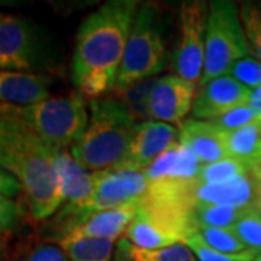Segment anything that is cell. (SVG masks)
<instances>
[{
  "instance_id": "6da1fadb",
  "label": "cell",
  "mask_w": 261,
  "mask_h": 261,
  "mask_svg": "<svg viewBox=\"0 0 261 261\" xmlns=\"http://www.w3.org/2000/svg\"><path fill=\"white\" fill-rule=\"evenodd\" d=\"M53 155L54 147L31 129L20 108L0 103V168L18 178L35 221L47 219L63 206Z\"/></svg>"
},
{
  "instance_id": "7a4b0ae2",
  "label": "cell",
  "mask_w": 261,
  "mask_h": 261,
  "mask_svg": "<svg viewBox=\"0 0 261 261\" xmlns=\"http://www.w3.org/2000/svg\"><path fill=\"white\" fill-rule=\"evenodd\" d=\"M138 6L135 0H112L84 19L73 54L75 86L96 70H118Z\"/></svg>"
},
{
  "instance_id": "3957f363",
  "label": "cell",
  "mask_w": 261,
  "mask_h": 261,
  "mask_svg": "<svg viewBox=\"0 0 261 261\" xmlns=\"http://www.w3.org/2000/svg\"><path fill=\"white\" fill-rule=\"evenodd\" d=\"M138 123L116 99L90 102V119L82 138L71 147L73 159L89 171H109L123 164Z\"/></svg>"
},
{
  "instance_id": "277c9868",
  "label": "cell",
  "mask_w": 261,
  "mask_h": 261,
  "mask_svg": "<svg viewBox=\"0 0 261 261\" xmlns=\"http://www.w3.org/2000/svg\"><path fill=\"white\" fill-rule=\"evenodd\" d=\"M166 65V48L159 27L155 6H138L134 25L118 67L115 93H121L142 80L154 79Z\"/></svg>"
},
{
  "instance_id": "5b68a950",
  "label": "cell",
  "mask_w": 261,
  "mask_h": 261,
  "mask_svg": "<svg viewBox=\"0 0 261 261\" xmlns=\"http://www.w3.org/2000/svg\"><path fill=\"white\" fill-rule=\"evenodd\" d=\"M197 232L193 209L178 203L142 197V205L125 237L142 250H160L185 244Z\"/></svg>"
},
{
  "instance_id": "8992f818",
  "label": "cell",
  "mask_w": 261,
  "mask_h": 261,
  "mask_svg": "<svg viewBox=\"0 0 261 261\" xmlns=\"http://www.w3.org/2000/svg\"><path fill=\"white\" fill-rule=\"evenodd\" d=\"M250 53L238 6L228 0L211 2L206 27L205 64L199 86L225 75L235 61L248 57Z\"/></svg>"
},
{
  "instance_id": "52a82bcc",
  "label": "cell",
  "mask_w": 261,
  "mask_h": 261,
  "mask_svg": "<svg viewBox=\"0 0 261 261\" xmlns=\"http://www.w3.org/2000/svg\"><path fill=\"white\" fill-rule=\"evenodd\" d=\"M20 113L45 144L64 149L82 138L90 119L86 100L79 92L20 108Z\"/></svg>"
},
{
  "instance_id": "ba28073f",
  "label": "cell",
  "mask_w": 261,
  "mask_h": 261,
  "mask_svg": "<svg viewBox=\"0 0 261 261\" xmlns=\"http://www.w3.org/2000/svg\"><path fill=\"white\" fill-rule=\"evenodd\" d=\"M209 6L202 0L180 5V37L174 53V70L180 79L197 84L205 64Z\"/></svg>"
},
{
  "instance_id": "9c48e42d",
  "label": "cell",
  "mask_w": 261,
  "mask_h": 261,
  "mask_svg": "<svg viewBox=\"0 0 261 261\" xmlns=\"http://www.w3.org/2000/svg\"><path fill=\"white\" fill-rule=\"evenodd\" d=\"M41 41L28 19L0 16V70L34 73L39 67Z\"/></svg>"
},
{
  "instance_id": "30bf717a",
  "label": "cell",
  "mask_w": 261,
  "mask_h": 261,
  "mask_svg": "<svg viewBox=\"0 0 261 261\" xmlns=\"http://www.w3.org/2000/svg\"><path fill=\"white\" fill-rule=\"evenodd\" d=\"M180 132L176 126L160 121L141 122L135 126L128 155L116 170L144 171L161 154L178 144Z\"/></svg>"
},
{
  "instance_id": "8fae6325",
  "label": "cell",
  "mask_w": 261,
  "mask_h": 261,
  "mask_svg": "<svg viewBox=\"0 0 261 261\" xmlns=\"http://www.w3.org/2000/svg\"><path fill=\"white\" fill-rule=\"evenodd\" d=\"M196 84L166 75L157 79L148 99V116L152 121L180 122L195 105Z\"/></svg>"
},
{
  "instance_id": "7c38bea8",
  "label": "cell",
  "mask_w": 261,
  "mask_h": 261,
  "mask_svg": "<svg viewBox=\"0 0 261 261\" xmlns=\"http://www.w3.org/2000/svg\"><path fill=\"white\" fill-rule=\"evenodd\" d=\"M252 90L229 75H221L200 86L192 112L196 119L212 121L235 108L247 105Z\"/></svg>"
},
{
  "instance_id": "4fadbf2b",
  "label": "cell",
  "mask_w": 261,
  "mask_h": 261,
  "mask_svg": "<svg viewBox=\"0 0 261 261\" xmlns=\"http://www.w3.org/2000/svg\"><path fill=\"white\" fill-rule=\"evenodd\" d=\"M53 159L63 207H74L93 195L96 171L86 170L64 148H54Z\"/></svg>"
},
{
  "instance_id": "5bb4252c",
  "label": "cell",
  "mask_w": 261,
  "mask_h": 261,
  "mask_svg": "<svg viewBox=\"0 0 261 261\" xmlns=\"http://www.w3.org/2000/svg\"><path fill=\"white\" fill-rule=\"evenodd\" d=\"M258 183L250 176H240L225 183L206 185L195 181L192 186L193 205L229 206L244 211L251 207L257 195Z\"/></svg>"
},
{
  "instance_id": "9a60e30c",
  "label": "cell",
  "mask_w": 261,
  "mask_h": 261,
  "mask_svg": "<svg viewBox=\"0 0 261 261\" xmlns=\"http://www.w3.org/2000/svg\"><path fill=\"white\" fill-rule=\"evenodd\" d=\"M178 132V144L193 152L202 166L229 157L225 132L211 121L187 119L181 122Z\"/></svg>"
},
{
  "instance_id": "2e32d148",
  "label": "cell",
  "mask_w": 261,
  "mask_h": 261,
  "mask_svg": "<svg viewBox=\"0 0 261 261\" xmlns=\"http://www.w3.org/2000/svg\"><path fill=\"white\" fill-rule=\"evenodd\" d=\"M200 168L202 163L195 154L177 144L151 163L144 174L149 185H181L196 181Z\"/></svg>"
},
{
  "instance_id": "e0dca14e",
  "label": "cell",
  "mask_w": 261,
  "mask_h": 261,
  "mask_svg": "<svg viewBox=\"0 0 261 261\" xmlns=\"http://www.w3.org/2000/svg\"><path fill=\"white\" fill-rule=\"evenodd\" d=\"M51 79L38 73L0 70V103L31 106L49 97Z\"/></svg>"
},
{
  "instance_id": "ac0fdd59",
  "label": "cell",
  "mask_w": 261,
  "mask_h": 261,
  "mask_svg": "<svg viewBox=\"0 0 261 261\" xmlns=\"http://www.w3.org/2000/svg\"><path fill=\"white\" fill-rule=\"evenodd\" d=\"M94 193L119 205H128L142 199L148 193L149 183L144 171L135 170H109L96 171Z\"/></svg>"
},
{
  "instance_id": "d6986e66",
  "label": "cell",
  "mask_w": 261,
  "mask_h": 261,
  "mask_svg": "<svg viewBox=\"0 0 261 261\" xmlns=\"http://www.w3.org/2000/svg\"><path fill=\"white\" fill-rule=\"evenodd\" d=\"M141 205H142V199H138L128 205L90 215L67 235L116 240L121 233L126 232L130 222L140 212Z\"/></svg>"
},
{
  "instance_id": "ffe728a7",
  "label": "cell",
  "mask_w": 261,
  "mask_h": 261,
  "mask_svg": "<svg viewBox=\"0 0 261 261\" xmlns=\"http://www.w3.org/2000/svg\"><path fill=\"white\" fill-rule=\"evenodd\" d=\"M58 243L70 261H111L115 240L65 235Z\"/></svg>"
},
{
  "instance_id": "44dd1931",
  "label": "cell",
  "mask_w": 261,
  "mask_h": 261,
  "mask_svg": "<svg viewBox=\"0 0 261 261\" xmlns=\"http://www.w3.org/2000/svg\"><path fill=\"white\" fill-rule=\"evenodd\" d=\"M228 155L248 163L261 152V121L232 132H225Z\"/></svg>"
},
{
  "instance_id": "7402d4cb",
  "label": "cell",
  "mask_w": 261,
  "mask_h": 261,
  "mask_svg": "<svg viewBox=\"0 0 261 261\" xmlns=\"http://www.w3.org/2000/svg\"><path fill=\"white\" fill-rule=\"evenodd\" d=\"M155 82H157V77L142 80L140 83L128 87L121 93H116L119 96L118 100L126 108V111L132 115V118L137 121V123L149 121L148 99Z\"/></svg>"
},
{
  "instance_id": "603a6c76",
  "label": "cell",
  "mask_w": 261,
  "mask_h": 261,
  "mask_svg": "<svg viewBox=\"0 0 261 261\" xmlns=\"http://www.w3.org/2000/svg\"><path fill=\"white\" fill-rule=\"evenodd\" d=\"M241 214L243 211L229 206L197 205L193 209L197 231L205 228H232Z\"/></svg>"
},
{
  "instance_id": "cb8c5ba5",
  "label": "cell",
  "mask_w": 261,
  "mask_h": 261,
  "mask_svg": "<svg viewBox=\"0 0 261 261\" xmlns=\"http://www.w3.org/2000/svg\"><path fill=\"white\" fill-rule=\"evenodd\" d=\"M245 174H250L247 163L228 157V159L202 166L196 181L206 183V185H215V183H225V181H229L232 178L245 176Z\"/></svg>"
},
{
  "instance_id": "d4e9b609",
  "label": "cell",
  "mask_w": 261,
  "mask_h": 261,
  "mask_svg": "<svg viewBox=\"0 0 261 261\" xmlns=\"http://www.w3.org/2000/svg\"><path fill=\"white\" fill-rule=\"evenodd\" d=\"M126 261H197L195 254L185 244L160 250H142L132 244L125 245Z\"/></svg>"
},
{
  "instance_id": "484cf974",
  "label": "cell",
  "mask_w": 261,
  "mask_h": 261,
  "mask_svg": "<svg viewBox=\"0 0 261 261\" xmlns=\"http://www.w3.org/2000/svg\"><path fill=\"white\" fill-rule=\"evenodd\" d=\"M238 10L250 51L261 61V2H243Z\"/></svg>"
},
{
  "instance_id": "4316f807",
  "label": "cell",
  "mask_w": 261,
  "mask_h": 261,
  "mask_svg": "<svg viewBox=\"0 0 261 261\" xmlns=\"http://www.w3.org/2000/svg\"><path fill=\"white\" fill-rule=\"evenodd\" d=\"M240 241L251 251L261 252V218L252 207L244 209L232 228Z\"/></svg>"
},
{
  "instance_id": "83f0119b",
  "label": "cell",
  "mask_w": 261,
  "mask_h": 261,
  "mask_svg": "<svg viewBox=\"0 0 261 261\" xmlns=\"http://www.w3.org/2000/svg\"><path fill=\"white\" fill-rule=\"evenodd\" d=\"M118 70H96L84 77L80 83L77 84L79 93L83 96L84 99H102L108 92L113 90L115 80H116Z\"/></svg>"
},
{
  "instance_id": "f1b7e54d",
  "label": "cell",
  "mask_w": 261,
  "mask_h": 261,
  "mask_svg": "<svg viewBox=\"0 0 261 261\" xmlns=\"http://www.w3.org/2000/svg\"><path fill=\"white\" fill-rule=\"evenodd\" d=\"M186 245L195 254L197 261H254L257 257V252L251 250L240 254H225V252L216 251L203 241L199 232L193 233L187 240Z\"/></svg>"
},
{
  "instance_id": "f546056e",
  "label": "cell",
  "mask_w": 261,
  "mask_h": 261,
  "mask_svg": "<svg viewBox=\"0 0 261 261\" xmlns=\"http://www.w3.org/2000/svg\"><path fill=\"white\" fill-rule=\"evenodd\" d=\"M197 232L200 233L203 241L216 251L225 254H240L248 251V248L240 241V238L231 228H205L199 229Z\"/></svg>"
},
{
  "instance_id": "4dcf8cb0",
  "label": "cell",
  "mask_w": 261,
  "mask_h": 261,
  "mask_svg": "<svg viewBox=\"0 0 261 261\" xmlns=\"http://www.w3.org/2000/svg\"><path fill=\"white\" fill-rule=\"evenodd\" d=\"M225 75H229L250 90H255L261 86V61L254 57H244L235 61Z\"/></svg>"
},
{
  "instance_id": "1f68e13d",
  "label": "cell",
  "mask_w": 261,
  "mask_h": 261,
  "mask_svg": "<svg viewBox=\"0 0 261 261\" xmlns=\"http://www.w3.org/2000/svg\"><path fill=\"white\" fill-rule=\"evenodd\" d=\"M257 121H261V118L252 111L251 108L248 106V103H247V105L235 108L232 111L215 118L211 122L214 125H216L221 130H224V132H232V130L240 129V128L247 126V125Z\"/></svg>"
},
{
  "instance_id": "d6a6232c",
  "label": "cell",
  "mask_w": 261,
  "mask_h": 261,
  "mask_svg": "<svg viewBox=\"0 0 261 261\" xmlns=\"http://www.w3.org/2000/svg\"><path fill=\"white\" fill-rule=\"evenodd\" d=\"M22 212L9 197L0 195V233L13 232L19 226Z\"/></svg>"
},
{
  "instance_id": "836d02e7",
  "label": "cell",
  "mask_w": 261,
  "mask_h": 261,
  "mask_svg": "<svg viewBox=\"0 0 261 261\" xmlns=\"http://www.w3.org/2000/svg\"><path fill=\"white\" fill-rule=\"evenodd\" d=\"M25 261H70L68 257L65 255L63 250H60L58 247L53 245H44V247H38L37 250L31 252L28 258Z\"/></svg>"
},
{
  "instance_id": "e575fe53",
  "label": "cell",
  "mask_w": 261,
  "mask_h": 261,
  "mask_svg": "<svg viewBox=\"0 0 261 261\" xmlns=\"http://www.w3.org/2000/svg\"><path fill=\"white\" fill-rule=\"evenodd\" d=\"M22 185L19 183V180L13 174H10L9 171L0 168V195L6 196V197H13L19 195L22 192Z\"/></svg>"
},
{
  "instance_id": "d590c367",
  "label": "cell",
  "mask_w": 261,
  "mask_h": 261,
  "mask_svg": "<svg viewBox=\"0 0 261 261\" xmlns=\"http://www.w3.org/2000/svg\"><path fill=\"white\" fill-rule=\"evenodd\" d=\"M248 106L261 118V86L257 87L255 90H252L251 97L248 100Z\"/></svg>"
},
{
  "instance_id": "8d00e7d4",
  "label": "cell",
  "mask_w": 261,
  "mask_h": 261,
  "mask_svg": "<svg viewBox=\"0 0 261 261\" xmlns=\"http://www.w3.org/2000/svg\"><path fill=\"white\" fill-rule=\"evenodd\" d=\"M251 207L261 218V185L260 183H258V187H257V195H255V199H254V203H252Z\"/></svg>"
},
{
  "instance_id": "74e56055",
  "label": "cell",
  "mask_w": 261,
  "mask_h": 261,
  "mask_svg": "<svg viewBox=\"0 0 261 261\" xmlns=\"http://www.w3.org/2000/svg\"><path fill=\"white\" fill-rule=\"evenodd\" d=\"M5 255H6V241H5V238L0 235V261H3Z\"/></svg>"
},
{
  "instance_id": "f35d334b",
  "label": "cell",
  "mask_w": 261,
  "mask_h": 261,
  "mask_svg": "<svg viewBox=\"0 0 261 261\" xmlns=\"http://www.w3.org/2000/svg\"><path fill=\"white\" fill-rule=\"evenodd\" d=\"M254 261H261V252L260 254H257V257H255V260Z\"/></svg>"
},
{
  "instance_id": "ab89813d",
  "label": "cell",
  "mask_w": 261,
  "mask_h": 261,
  "mask_svg": "<svg viewBox=\"0 0 261 261\" xmlns=\"http://www.w3.org/2000/svg\"><path fill=\"white\" fill-rule=\"evenodd\" d=\"M0 16H2V13H0Z\"/></svg>"
}]
</instances>
